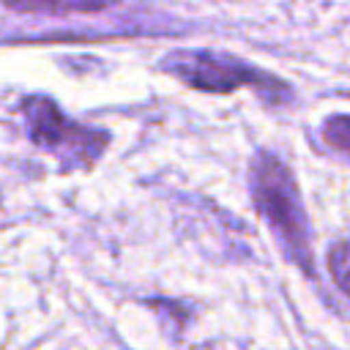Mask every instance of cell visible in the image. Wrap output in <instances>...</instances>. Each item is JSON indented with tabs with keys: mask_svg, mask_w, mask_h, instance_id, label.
I'll use <instances>...</instances> for the list:
<instances>
[{
	"mask_svg": "<svg viewBox=\"0 0 350 350\" xmlns=\"http://www.w3.org/2000/svg\"><path fill=\"white\" fill-rule=\"evenodd\" d=\"M249 186L257 211L265 216L268 227L279 238L284 254L312 273V246H309V221L298 194V183L284 161L271 153H257L249 170Z\"/></svg>",
	"mask_w": 350,
	"mask_h": 350,
	"instance_id": "obj_1",
	"label": "cell"
},
{
	"mask_svg": "<svg viewBox=\"0 0 350 350\" xmlns=\"http://www.w3.org/2000/svg\"><path fill=\"white\" fill-rule=\"evenodd\" d=\"M161 68L175 79L186 82L194 90L208 93H230L238 88H252L268 104H284L293 98L290 85L276 79L268 71H260L238 57L205 49H175L161 57Z\"/></svg>",
	"mask_w": 350,
	"mask_h": 350,
	"instance_id": "obj_2",
	"label": "cell"
},
{
	"mask_svg": "<svg viewBox=\"0 0 350 350\" xmlns=\"http://www.w3.org/2000/svg\"><path fill=\"white\" fill-rule=\"evenodd\" d=\"M19 109L27 123L30 139L44 150H52L63 161V170L90 167L101 156V150L109 145L107 131L85 129L68 120L57 109V104L46 96H30L19 104Z\"/></svg>",
	"mask_w": 350,
	"mask_h": 350,
	"instance_id": "obj_3",
	"label": "cell"
},
{
	"mask_svg": "<svg viewBox=\"0 0 350 350\" xmlns=\"http://www.w3.org/2000/svg\"><path fill=\"white\" fill-rule=\"evenodd\" d=\"M3 3L25 14H93L115 5L118 0H3Z\"/></svg>",
	"mask_w": 350,
	"mask_h": 350,
	"instance_id": "obj_4",
	"label": "cell"
},
{
	"mask_svg": "<svg viewBox=\"0 0 350 350\" xmlns=\"http://www.w3.org/2000/svg\"><path fill=\"white\" fill-rule=\"evenodd\" d=\"M328 271L334 276V284L350 298V241H339L328 252Z\"/></svg>",
	"mask_w": 350,
	"mask_h": 350,
	"instance_id": "obj_5",
	"label": "cell"
},
{
	"mask_svg": "<svg viewBox=\"0 0 350 350\" xmlns=\"http://www.w3.org/2000/svg\"><path fill=\"white\" fill-rule=\"evenodd\" d=\"M323 139L342 153H350V115H331L323 123Z\"/></svg>",
	"mask_w": 350,
	"mask_h": 350,
	"instance_id": "obj_6",
	"label": "cell"
}]
</instances>
